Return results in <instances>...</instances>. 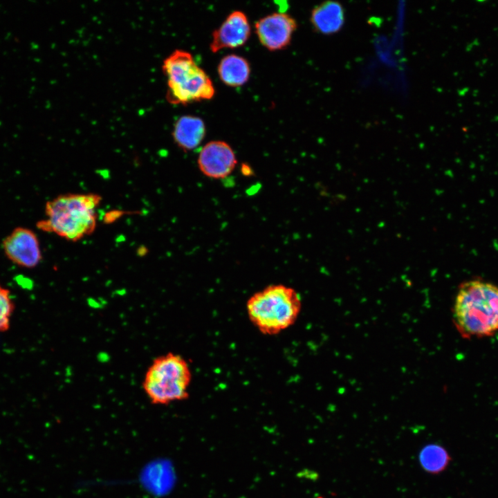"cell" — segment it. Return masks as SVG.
Returning a JSON list of instances; mask_svg holds the SVG:
<instances>
[{"instance_id": "cell-1", "label": "cell", "mask_w": 498, "mask_h": 498, "mask_svg": "<svg viewBox=\"0 0 498 498\" xmlns=\"http://www.w3.org/2000/svg\"><path fill=\"white\" fill-rule=\"evenodd\" d=\"M454 324L465 338H482L498 331V286L481 279L462 283L452 309Z\"/></svg>"}, {"instance_id": "cell-2", "label": "cell", "mask_w": 498, "mask_h": 498, "mask_svg": "<svg viewBox=\"0 0 498 498\" xmlns=\"http://www.w3.org/2000/svg\"><path fill=\"white\" fill-rule=\"evenodd\" d=\"M102 198L97 194H65L48 201L45 219L37 223L39 230L77 241L96 228V209Z\"/></svg>"}, {"instance_id": "cell-3", "label": "cell", "mask_w": 498, "mask_h": 498, "mask_svg": "<svg viewBox=\"0 0 498 498\" xmlns=\"http://www.w3.org/2000/svg\"><path fill=\"white\" fill-rule=\"evenodd\" d=\"M302 308L299 294L284 284L269 285L246 303L250 321L263 334H278L294 324Z\"/></svg>"}, {"instance_id": "cell-4", "label": "cell", "mask_w": 498, "mask_h": 498, "mask_svg": "<svg viewBox=\"0 0 498 498\" xmlns=\"http://www.w3.org/2000/svg\"><path fill=\"white\" fill-rule=\"evenodd\" d=\"M163 71L167 78V100L171 104L210 100L215 93L211 79L189 52L174 51L164 60Z\"/></svg>"}, {"instance_id": "cell-5", "label": "cell", "mask_w": 498, "mask_h": 498, "mask_svg": "<svg viewBox=\"0 0 498 498\" xmlns=\"http://www.w3.org/2000/svg\"><path fill=\"white\" fill-rule=\"evenodd\" d=\"M191 381L187 361L169 352L153 360L145 372L142 388L151 403L166 405L187 399Z\"/></svg>"}, {"instance_id": "cell-6", "label": "cell", "mask_w": 498, "mask_h": 498, "mask_svg": "<svg viewBox=\"0 0 498 498\" xmlns=\"http://www.w3.org/2000/svg\"><path fill=\"white\" fill-rule=\"evenodd\" d=\"M2 248L10 261L23 268H35L42 258L37 234L24 227L12 230L3 240Z\"/></svg>"}, {"instance_id": "cell-7", "label": "cell", "mask_w": 498, "mask_h": 498, "mask_svg": "<svg viewBox=\"0 0 498 498\" xmlns=\"http://www.w3.org/2000/svg\"><path fill=\"white\" fill-rule=\"evenodd\" d=\"M297 26L295 19L288 14L274 12L255 23V32L261 45L275 51L289 45Z\"/></svg>"}, {"instance_id": "cell-8", "label": "cell", "mask_w": 498, "mask_h": 498, "mask_svg": "<svg viewBox=\"0 0 498 498\" xmlns=\"http://www.w3.org/2000/svg\"><path fill=\"white\" fill-rule=\"evenodd\" d=\"M197 163L204 176L213 179H222L233 172L237 159L228 143L222 140H212L201 149Z\"/></svg>"}, {"instance_id": "cell-9", "label": "cell", "mask_w": 498, "mask_h": 498, "mask_svg": "<svg viewBox=\"0 0 498 498\" xmlns=\"http://www.w3.org/2000/svg\"><path fill=\"white\" fill-rule=\"evenodd\" d=\"M250 35V26L241 11L232 12L212 35L210 50L217 53L223 48H234L246 44Z\"/></svg>"}, {"instance_id": "cell-10", "label": "cell", "mask_w": 498, "mask_h": 498, "mask_svg": "<svg viewBox=\"0 0 498 498\" xmlns=\"http://www.w3.org/2000/svg\"><path fill=\"white\" fill-rule=\"evenodd\" d=\"M311 24L315 32L330 35L340 32L345 23V10L338 1H325L311 10Z\"/></svg>"}, {"instance_id": "cell-11", "label": "cell", "mask_w": 498, "mask_h": 498, "mask_svg": "<svg viewBox=\"0 0 498 498\" xmlns=\"http://www.w3.org/2000/svg\"><path fill=\"white\" fill-rule=\"evenodd\" d=\"M206 133L204 121L199 117L183 116L174 124L172 136L178 147L185 151L197 148Z\"/></svg>"}, {"instance_id": "cell-12", "label": "cell", "mask_w": 498, "mask_h": 498, "mask_svg": "<svg viewBox=\"0 0 498 498\" xmlns=\"http://www.w3.org/2000/svg\"><path fill=\"white\" fill-rule=\"evenodd\" d=\"M217 71L223 83L228 86L238 87L248 82L250 74V66L244 57L230 54L221 59Z\"/></svg>"}, {"instance_id": "cell-13", "label": "cell", "mask_w": 498, "mask_h": 498, "mask_svg": "<svg viewBox=\"0 0 498 498\" xmlns=\"http://www.w3.org/2000/svg\"><path fill=\"white\" fill-rule=\"evenodd\" d=\"M418 461L421 468L431 474H439L449 466L452 458L448 451L438 443H429L421 450Z\"/></svg>"}, {"instance_id": "cell-14", "label": "cell", "mask_w": 498, "mask_h": 498, "mask_svg": "<svg viewBox=\"0 0 498 498\" xmlns=\"http://www.w3.org/2000/svg\"><path fill=\"white\" fill-rule=\"evenodd\" d=\"M13 311L14 304L10 291L0 284V331H6L9 329Z\"/></svg>"}, {"instance_id": "cell-15", "label": "cell", "mask_w": 498, "mask_h": 498, "mask_svg": "<svg viewBox=\"0 0 498 498\" xmlns=\"http://www.w3.org/2000/svg\"><path fill=\"white\" fill-rule=\"evenodd\" d=\"M479 45V41L477 39H474L473 41H472L469 45H468L466 49L468 51H471L474 47L477 46Z\"/></svg>"}]
</instances>
